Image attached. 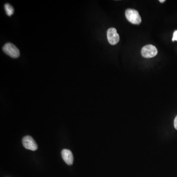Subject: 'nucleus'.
I'll return each mask as SVG.
<instances>
[{
    "mask_svg": "<svg viewBox=\"0 0 177 177\" xmlns=\"http://www.w3.org/2000/svg\"><path fill=\"white\" fill-rule=\"evenodd\" d=\"M174 124L175 128H176V130H177V116L175 119Z\"/></svg>",
    "mask_w": 177,
    "mask_h": 177,
    "instance_id": "obj_9",
    "label": "nucleus"
},
{
    "mask_svg": "<svg viewBox=\"0 0 177 177\" xmlns=\"http://www.w3.org/2000/svg\"><path fill=\"white\" fill-rule=\"evenodd\" d=\"M125 15L127 19L132 24L139 25L141 22V16L137 11L135 9H127Z\"/></svg>",
    "mask_w": 177,
    "mask_h": 177,
    "instance_id": "obj_1",
    "label": "nucleus"
},
{
    "mask_svg": "<svg viewBox=\"0 0 177 177\" xmlns=\"http://www.w3.org/2000/svg\"><path fill=\"white\" fill-rule=\"evenodd\" d=\"M62 156L65 163L68 165H72L73 163V156L72 152L68 149H63L62 151Z\"/></svg>",
    "mask_w": 177,
    "mask_h": 177,
    "instance_id": "obj_6",
    "label": "nucleus"
},
{
    "mask_svg": "<svg viewBox=\"0 0 177 177\" xmlns=\"http://www.w3.org/2000/svg\"><path fill=\"white\" fill-rule=\"evenodd\" d=\"M4 53L12 58H17L20 56V51L18 48L11 43H7L3 47Z\"/></svg>",
    "mask_w": 177,
    "mask_h": 177,
    "instance_id": "obj_2",
    "label": "nucleus"
},
{
    "mask_svg": "<svg viewBox=\"0 0 177 177\" xmlns=\"http://www.w3.org/2000/svg\"><path fill=\"white\" fill-rule=\"evenodd\" d=\"M23 145L27 149L36 151L37 149V145L33 138L30 136H25L22 139Z\"/></svg>",
    "mask_w": 177,
    "mask_h": 177,
    "instance_id": "obj_5",
    "label": "nucleus"
},
{
    "mask_svg": "<svg viewBox=\"0 0 177 177\" xmlns=\"http://www.w3.org/2000/svg\"><path fill=\"white\" fill-rule=\"evenodd\" d=\"M172 41H177V30L175 31L173 34V38H172Z\"/></svg>",
    "mask_w": 177,
    "mask_h": 177,
    "instance_id": "obj_8",
    "label": "nucleus"
},
{
    "mask_svg": "<svg viewBox=\"0 0 177 177\" xmlns=\"http://www.w3.org/2000/svg\"><path fill=\"white\" fill-rule=\"evenodd\" d=\"M5 9L7 14L9 16H11L14 12V10L13 7L8 3H7L5 5Z\"/></svg>",
    "mask_w": 177,
    "mask_h": 177,
    "instance_id": "obj_7",
    "label": "nucleus"
},
{
    "mask_svg": "<svg viewBox=\"0 0 177 177\" xmlns=\"http://www.w3.org/2000/svg\"><path fill=\"white\" fill-rule=\"evenodd\" d=\"M165 1V0H160V1H159V2H160V3H163V2H164Z\"/></svg>",
    "mask_w": 177,
    "mask_h": 177,
    "instance_id": "obj_10",
    "label": "nucleus"
},
{
    "mask_svg": "<svg viewBox=\"0 0 177 177\" xmlns=\"http://www.w3.org/2000/svg\"><path fill=\"white\" fill-rule=\"evenodd\" d=\"M141 54L144 58H151L157 55V49L155 46L151 44L146 45L142 48Z\"/></svg>",
    "mask_w": 177,
    "mask_h": 177,
    "instance_id": "obj_3",
    "label": "nucleus"
},
{
    "mask_svg": "<svg viewBox=\"0 0 177 177\" xmlns=\"http://www.w3.org/2000/svg\"><path fill=\"white\" fill-rule=\"evenodd\" d=\"M107 39L109 43L111 45H115L118 43L120 40V36L117 33L116 29L110 28L107 32Z\"/></svg>",
    "mask_w": 177,
    "mask_h": 177,
    "instance_id": "obj_4",
    "label": "nucleus"
}]
</instances>
